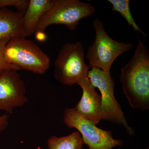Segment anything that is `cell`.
Listing matches in <instances>:
<instances>
[{"label":"cell","instance_id":"obj_9","mask_svg":"<svg viewBox=\"0 0 149 149\" xmlns=\"http://www.w3.org/2000/svg\"><path fill=\"white\" fill-rule=\"evenodd\" d=\"M78 85L83 89V95L73 109L82 117L97 125L102 120L101 96L96 92L88 77L81 80Z\"/></svg>","mask_w":149,"mask_h":149},{"label":"cell","instance_id":"obj_4","mask_svg":"<svg viewBox=\"0 0 149 149\" xmlns=\"http://www.w3.org/2000/svg\"><path fill=\"white\" fill-rule=\"evenodd\" d=\"M95 12V8L89 3L79 0H54L52 7L40 19L35 32L44 33L49 26L59 24L73 31L81 19L92 16Z\"/></svg>","mask_w":149,"mask_h":149},{"label":"cell","instance_id":"obj_10","mask_svg":"<svg viewBox=\"0 0 149 149\" xmlns=\"http://www.w3.org/2000/svg\"><path fill=\"white\" fill-rule=\"evenodd\" d=\"M23 14L4 9L0 10V40L25 37Z\"/></svg>","mask_w":149,"mask_h":149},{"label":"cell","instance_id":"obj_8","mask_svg":"<svg viewBox=\"0 0 149 149\" xmlns=\"http://www.w3.org/2000/svg\"><path fill=\"white\" fill-rule=\"evenodd\" d=\"M17 71L6 70L0 72V111L8 114L28 102L25 84Z\"/></svg>","mask_w":149,"mask_h":149},{"label":"cell","instance_id":"obj_3","mask_svg":"<svg viewBox=\"0 0 149 149\" xmlns=\"http://www.w3.org/2000/svg\"><path fill=\"white\" fill-rule=\"evenodd\" d=\"M93 28L95 39L88 48L86 57L90 68H96L104 71H110L115 60L122 54L133 48L131 43L121 42L113 40L107 34L101 20L94 19Z\"/></svg>","mask_w":149,"mask_h":149},{"label":"cell","instance_id":"obj_11","mask_svg":"<svg viewBox=\"0 0 149 149\" xmlns=\"http://www.w3.org/2000/svg\"><path fill=\"white\" fill-rule=\"evenodd\" d=\"M54 0H29L23 14V27L25 37L35 32L40 19L53 5Z\"/></svg>","mask_w":149,"mask_h":149},{"label":"cell","instance_id":"obj_14","mask_svg":"<svg viewBox=\"0 0 149 149\" xmlns=\"http://www.w3.org/2000/svg\"><path fill=\"white\" fill-rule=\"evenodd\" d=\"M29 3V0H0V8L7 6L15 7L19 12L24 14Z\"/></svg>","mask_w":149,"mask_h":149},{"label":"cell","instance_id":"obj_6","mask_svg":"<svg viewBox=\"0 0 149 149\" xmlns=\"http://www.w3.org/2000/svg\"><path fill=\"white\" fill-rule=\"evenodd\" d=\"M88 77L93 86L101 93L102 120L122 125L130 135H133L134 130L128 125L121 107L115 97L114 81L110 71L93 68L89 70Z\"/></svg>","mask_w":149,"mask_h":149},{"label":"cell","instance_id":"obj_1","mask_svg":"<svg viewBox=\"0 0 149 149\" xmlns=\"http://www.w3.org/2000/svg\"><path fill=\"white\" fill-rule=\"evenodd\" d=\"M123 91L133 108H149V51L139 41L131 59L121 69Z\"/></svg>","mask_w":149,"mask_h":149},{"label":"cell","instance_id":"obj_12","mask_svg":"<svg viewBox=\"0 0 149 149\" xmlns=\"http://www.w3.org/2000/svg\"><path fill=\"white\" fill-rule=\"evenodd\" d=\"M84 144L82 137L77 132L63 137L52 136L47 141L49 149H82Z\"/></svg>","mask_w":149,"mask_h":149},{"label":"cell","instance_id":"obj_15","mask_svg":"<svg viewBox=\"0 0 149 149\" xmlns=\"http://www.w3.org/2000/svg\"><path fill=\"white\" fill-rule=\"evenodd\" d=\"M10 40L9 38H6L0 40V72L6 70H14L17 71L20 70L18 66L8 63L4 58L3 55L4 49Z\"/></svg>","mask_w":149,"mask_h":149},{"label":"cell","instance_id":"obj_2","mask_svg":"<svg viewBox=\"0 0 149 149\" xmlns=\"http://www.w3.org/2000/svg\"><path fill=\"white\" fill-rule=\"evenodd\" d=\"M3 55L8 63L36 74L45 73L50 65L48 55L25 37L10 39L6 44Z\"/></svg>","mask_w":149,"mask_h":149},{"label":"cell","instance_id":"obj_16","mask_svg":"<svg viewBox=\"0 0 149 149\" xmlns=\"http://www.w3.org/2000/svg\"><path fill=\"white\" fill-rule=\"evenodd\" d=\"M9 114L6 113L0 116V133L7 128L9 124Z\"/></svg>","mask_w":149,"mask_h":149},{"label":"cell","instance_id":"obj_7","mask_svg":"<svg viewBox=\"0 0 149 149\" xmlns=\"http://www.w3.org/2000/svg\"><path fill=\"white\" fill-rule=\"evenodd\" d=\"M63 118V122L68 127L75 128L80 132L84 143L90 149H112L122 145V141L113 139L111 131L98 128L78 114L73 108L65 109Z\"/></svg>","mask_w":149,"mask_h":149},{"label":"cell","instance_id":"obj_13","mask_svg":"<svg viewBox=\"0 0 149 149\" xmlns=\"http://www.w3.org/2000/svg\"><path fill=\"white\" fill-rule=\"evenodd\" d=\"M112 5V10L119 13L127 21L129 26H131L137 33L141 32L145 38L147 35L139 27L132 16L130 8V1L129 0H108Z\"/></svg>","mask_w":149,"mask_h":149},{"label":"cell","instance_id":"obj_5","mask_svg":"<svg viewBox=\"0 0 149 149\" xmlns=\"http://www.w3.org/2000/svg\"><path fill=\"white\" fill-rule=\"evenodd\" d=\"M85 56L81 42L65 44L54 63L55 78L64 85H78L81 80L88 77L90 68L85 63Z\"/></svg>","mask_w":149,"mask_h":149}]
</instances>
